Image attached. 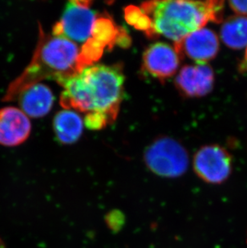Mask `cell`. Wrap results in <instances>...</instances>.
I'll use <instances>...</instances> for the list:
<instances>
[{
	"label": "cell",
	"instance_id": "6da1fadb",
	"mask_svg": "<svg viewBox=\"0 0 247 248\" xmlns=\"http://www.w3.org/2000/svg\"><path fill=\"white\" fill-rule=\"evenodd\" d=\"M124 76L119 64H92L60 83L61 105L85 116L102 117L108 124L117 118L124 96Z\"/></svg>",
	"mask_w": 247,
	"mask_h": 248
},
{
	"label": "cell",
	"instance_id": "7a4b0ae2",
	"mask_svg": "<svg viewBox=\"0 0 247 248\" xmlns=\"http://www.w3.org/2000/svg\"><path fill=\"white\" fill-rule=\"evenodd\" d=\"M86 67L77 44L61 36L46 35L40 27V38L31 61L10 84L2 101L17 99L24 89L44 80H54L60 84Z\"/></svg>",
	"mask_w": 247,
	"mask_h": 248
},
{
	"label": "cell",
	"instance_id": "3957f363",
	"mask_svg": "<svg viewBox=\"0 0 247 248\" xmlns=\"http://www.w3.org/2000/svg\"><path fill=\"white\" fill-rule=\"evenodd\" d=\"M223 8V1L184 0L146 2L140 7L150 21L149 37L162 35L174 43L209 22H222Z\"/></svg>",
	"mask_w": 247,
	"mask_h": 248
},
{
	"label": "cell",
	"instance_id": "277c9868",
	"mask_svg": "<svg viewBox=\"0 0 247 248\" xmlns=\"http://www.w3.org/2000/svg\"><path fill=\"white\" fill-rule=\"evenodd\" d=\"M144 161L149 170L162 178H178L189 167V155L177 140L169 137L156 138L145 149Z\"/></svg>",
	"mask_w": 247,
	"mask_h": 248
},
{
	"label": "cell",
	"instance_id": "5b68a950",
	"mask_svg": "<svg viewBox=\"0 0 247 248\" xmlns=\"http://www.w3.org/2000/svg\"><path fill=\"white\" fill-rule=\"evenodd\" d=\"M89 1H71L66 5L61 19L53 27L52 35L66 38L72 42L86 44L91 40L98 15Z\"/></svg>",
	"mask_w": 247,
	"mask_h": 248
},
{
	"label": "cell",
	"instance_id": "8992f818",
	"mask_svg": "<svg viewBox=\"0 0 247 248\" xmlns=\"http://www.w3.org/2000/svg\"><path fill=\"white\" fill-rule=\"evenodd\" d=\"M194 169L197 175L205 183L221 184L232 172V158L219 145H205L196 153Z\"/></svg>",
	"mask_w": 247,
	"mask_h": 248
},
{
	"label": "cell",
	"instance_id": "52a82bcc",
	"mask_svg": "<svg viewBox=\"0 0 247 248\" xmlns=\"http://www.w3.org/2000/svg\"><path fill=\"white\" fill-rule=\"evenodd\" d=\"M174 45L181 58L186 56L198 64H205L212 61L219 51V40L216 33L205 28L190 33Z\"/></svg>",
	"mask_w": 247,
	"mask_h": 248
},
{
	"label": "cell",
	"instance_id": "ba28073f",
	"mask_svg": "<svg viewBox=\"0 0 247 248\" xmlns=\"http://www.w3.org/2000/svg\"><path fill=\"white\" fill-rule=\"evenodd\" d=\"M181 59L174 47L166 43H155L143 53V70L153 78L165 81L177 73Z\"/></svg>",
	"mask_w": 247,
	"mask_h": 248
},
{
	"label": "cell",
	"instance_id": "9c48e42d",
	"mask_svg": "<svg viewBox=\"0 0 247 248\" xmlns=\"http://www.w3.org/2000/svg\"><path fill=\"white\" fill-rule=\"evenodd\" d=\"M215 74L210 66L205 64L185 65L176 77L175 85L182 96L201 97L212 91Z\"/></svg>",
	"mask_w": 247,
	"mask_h": 248
},
{
	"label": "cell",
	"instance_id": "30bf717a",
	"mask_svg": "<svg viewBox=\"0 0 247 248\" xmlns=\"http://www.w3.org/2000/svg\"><path fill=\"white\" fill-rule=\"evenodd\" d=\"M31 124L21 109L5 107L0 109V144L15 146L24 143L30 135Z\"/></svg>",
	"mask_w": 247,
	"mask_h": 248
},
{
	"label": "cell",
	"instance_id": "8fae6325",
	"mask_svg": "<svg viewBox=\"0 0 247 248\" xmlns=\"http://www.w3.org/2000/svg\"><path fill=\"white\" fill-rule=\"evenodd\" d=\"M17 98L21 110L28 117L35 118L47 115L54 104V95L49 87L41 83L24 89Z\"/></svg>",
	"mask_w": 247,
	"mask_h": 248
},
{
	"label": "cell",
	"instance_id": "7c38bea8",
	"mask_svg": "<svg viewBox=\"0 0 247 248\" xmlns=\"http://www.w3.org/2000/svg\"><path fill=\"white\" fill-rule=\"evenodd\" d=\"M84 122L77 112L63 109L56 113L53 120L54 133L62 144H73L83 133Z\"/></svg>",
	"mask_w": 247,
	"mask_h": 248
},
{
	"label": "cell",
	"instance_id": "4fadbf2b",
	"mask_svg": "<svg viewBox=\"0 0 247 248\" xmlns=\"http://www.w3.org/2000/svg\"><path fill=\"white\" fill-rule=\"evenodd\" d=\"M222 42L232 49H243L247 47V17H230L221 28Z\"/></svg>",
	"mask_w": 247,
	"mask_h": 248
},
{
	"label": "cell",
	"instance_id": "5bb4252c",
	"mask_svg": "<svg viewBox=\"0 0 247 248\" xmlns=\"http://www.w3.org/2000/svg\"><path fill=\"white\" fill-rule=\"evenodd\" d=\"M230 7L233 12L241 16H247V1H230Z\"/></svg>",
	"mask_w": 247,
	"mask_h": 248
},
{
	"label": "cell",
	"instance_id": "9a60e30c",
	"mask_svg": "<svg viewBox=\"0 0 247 248\" xmlns=\"http://www.w3.org/2000/svg\"><path fill=\"white\" fill-rule=\"evenodd\" d=\"M239 70L243 73H247V47L246 50L245 56L243 58V61L241 62L240 65H239Z\"/></svg>",
	"mask_w": 247,
	"mask_h": 248
},
{
	"label": "cell",
	"instance_id": "2e32d148",
	"mask_svg": "<svg viewBox=\"0 0 247 248\" xmlns=\"http://www.w3.org/2000/svg\"><path fill=\"white\" fill-rule=\"evenodd\" d=\"M0 248H5L4 244H2V242L1 239H0Z\"/></svg>",
	"mask_w": 247,
	"mask_h": 248
}]
</instances>
